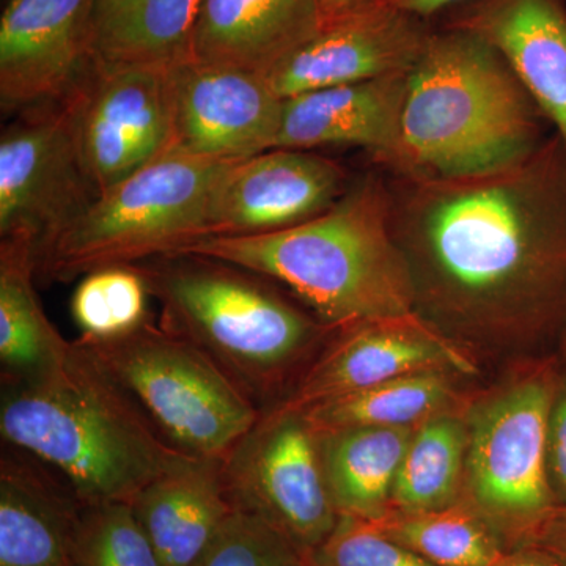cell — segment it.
Segmentation results:
<instances>
[{"instance_id": "obj_1", "label": "cell", "mask_w": 566, "mask_h": 566, "mask_svg": "<svg viewBox=\"0 0 566 566\" xmlns=\"http://www.w3.org/2000/svg\"><path fill=\"white\" fill-rule=\"evenodd\" d=\"M389 188L417 315L475 356H560L566 150L556 133L502 169L390 177Z\"/></svg>"}, {"instance_id": "obj_2", "label": "cell", "mask_w": 566, "mask_h": 566, "mask_svg": "<svg viewBox=\"0 0 566 566\" xmlns=\"http://www.w3.org/2000/svg\"><path fill=\"white\" fill-rule=\"evenodd\" d=\"M547 125L501 51L434 22L408 73L397 144L382 167L401 178L491 172L538 150Z\"/></svg>"}, {"instance_id": "obj_3", "label": "cell", "mask_w": 566, "mask_h": 566, "mask_svg": "<svg viewBox=\"0 0 566 566\" xmlns=\"http://www.w3.org/2000/svg\"><path fill=\"white\" fill-rule=\"evenodd\" d=\"M180 253L270 279L335 333L416 314L411 275L395 240L389 181L376 174L353 182L329 210L292 229L207 237Z\"/></svg>"}, {"instance_id": "obj_4", "label": "cell", "mask_w": 566, "mask_h": 566, "mask_svg": "<svg viewBox=\"0 0 566 566\" xmlns=\"http://www.w3.org/2000/svg\"><path fill=\"white\" fill-rule=\"evenodd\" d=\"M3 444L59 472L84 505L126 502L182 458L87 353L74 344L61 367L2 382Z\"/></svg>"}, {"instance_id": "obj_5", "label": "cell", "mask_w": 566, "mask_h": 566, "mask_svg": "<svg viewBox=\"0 0 566 566\" xmlns=\"http://www.w3.org/2000/svg\"><path fill=\"white\" fill-rule=\"evenodd\" d=\"M136 266L161 304L159 323L199 346L262 412L286 397L335 334L244 268L193 253Z\"/></svg>"}, {"instance_id": "obj_6", "label": "cell", "mask_w": 566, "mask_h": 566, "mask_svg": "<svg viewBox=\"0 0 566 566\" xmlns=\"http://www.w3.org/2000/svg\"><path fill=\"white\" fill-rule=\"evenodd\" d=\"M229 164L182 153L148 164L96 196L36 251V279L70 281L185 251L208 237L212 191Z\"/></svg>"}, {"instance_id": "obj_7", "label": "cell", "mask_w": 566, "mask_h": 566, "mask_svg": "<svg viewBox=\"0 0 566 566\" xmlns=\"http://www.w3.org/2000/svg\"><path fill=\"white\" fill-rule=\"evenodd\" d=\"M560 356L521 359L515 370L474 392L468 409L463 504L506 553L524 549L557 504L546 468L547 416Z\"/></svg>"}, {"instance_id": "obj_8", "label": "cell", "mask_w": 566, "mask_h": 566, "mask_svg": "<svg viewBox=\"0 0 566 566\" xmlns=\"http://www.w3.org/2000/svg\"><path fill=\"white\" fill-rule=\"evenodd\" d=\"M74 344L95 360L178 452L223 460L262 409L199 346L148 319L132 333Z\"/></svg>"}, {"instance_id": "obj_9", "label": "cell", "mask_w": 566, "mask_h": 566, "mask_svg": "<svg viewBox=\"0 0 566 566\" xmlns=\"http://www.w3.org/2000/svg\"><path fill=\"white\" fill-rule=\"evenodd\" d=\"M233 504L285 536L305 565L338 513L324 475L319 433L303 412H262L223 458Z\"/></svg>"}, {"instance_id": "obj_10", "label": "cell", "mask_w": 566, "mask_h": 566, "mask_svg": "<svg viewBox=\"0 0 566 566\" xmlns=\"http://www.w3.org/2000/svg\"><path fill=\"white\" fill-rule=\"evenodd\" d=\"M174 65H102L73 93L82 166L96 196L174 150Z\"/></svg>"}, {"instance_id": "obj_11", "label": "cell", "mask_w": 566, "mask_h": 566, "mask_svg": "<svg viewBox=\"0 0 566 566\" xmlns=\"http://www.w3.org/2000/svg\"><path fill=\"white\" fill-rule=\"evenodd\" d=\"M28 112L0 139V240L29 238L39 251L96 192L81 163L73 93Z\"/></svg>"}, {"instance_id": "obj_12", "label": "cell", "mask_w": 566, "mask_h": 566, "mask_svg": "<svg viewBox=\"0 0 566 566\" xmlns=\"http://www.w3.org/2000/svg\"><path fill=\"white\" fill-rule=\"evenodd\" d=\"M422 371L479 374L474 353L409 314L335 333L286 397L271 409L303 412L327 400ZM268 409V411H271Z\"/></svg>"}, {"instance_id": "obj_13", "label": "cell", "mask_w": 566, "mask_h": 566, "mask_svg": "<svg viewBox=\"0 0 566 566\" xmlns=\"http://www.w3.org/2000/svg\"><path fill=\"white\" fill-rule=\"evenodd\" d=\"M98 0H10L0 18L3 112L63 102L93 69Z\"/></svg>"}, {"instance_id": "obj_14", "label": "cell", "mask_w": 566, "mask_h": 566, "mask_svg": "<svg viewBox=\"0 0 566 566\" xmlns=\"http://www.w3.org/2000/svg\"><path fill=\"white\" fill-rule=\"evenodd\" d=\"M348 188L344 167L318 153L294 148L260 153L223 170L211 196L208 237L292 229L329 210Z\"/></svg>"}, {"instance_id": "obj_15", "label": "cell", "mask_w": 566, "mask_h": 566, "mask_svg": "<svg viewBox=\"0 0 566 566\" xmlns=\"http://www.w3.org/2000/svg\"><path fill=\"white\" fill-rule=\"evenodd\" d=\"M172 82V153L233 163L275 148L283 99L263 74L182 61Z\"/></svg>"}, {"instance_id": "obj_16", "label": "cell", "mask_w": 566, "mask_h": 566, "mask_svg": "<svg viewBox=\"0 0 566 566\" xmlns=\"http://www.w3.org/2000/svg\"><path fill=\"white\" fill-rule=\"evenodd\" d=\"M433 28L434 22L389 3H376L323 24L264 77L286 99L319 88L408 73Z\"/></svg>"}, {"instance_id": "obj_17", "label": "cell", "mask_w": 566, "mask_h": 566, "mask_svg": "<svg viewBox=\"0 0 566 566\" xmlns=\"http://www.w3.org/2000/svg\"><path fill=\"white\" fill-rule=\"evenodd\" d=\"M438 24L501 51L566 150V0H469Z\"/></svg>"}, {"instance_id": "obj_18", "label": "cell", "mask_w": 566, "mask_h": 566, "mask_svg": "<svg viewBox=\"0 0 566 566\" xmlns=\"http://www.w3.org/2000/svg\"><path fill=\"white\" fill-rule=\"evenodd\" d=\"M84 506L59 472L2 442L0 566H74Z\"/></svg>"}, {"instance_id": "obj_19", "label": "cell", "mask_w": 566, "mask_h": 566, "mask_svg": "<svg viewBox=\"0 0 566 566\" xmlns=\"http://www.w3.org/2000/svg\"><path fill=\"white\" fill-rule=\"evenodd\" d=\"M408 73L283 99L275 148L312 151L346 145L364 148L382 166L397 144Z\"/></svg>"}, {"instance_id": "obj_20", "label": "cell", "mask_w": 566, "mask_h": 566, "mask_svg": "<svg viewBox=\"0 0 566 566\" xmlns=\"http://www.w3.org/2000/svg\"><path fill=\"white\" fill-rule=\"evenodd\" d=\"M319 28L314 0H202L186 61L266 76Z\"/></svg>"}, {"instance_id": "obj_21", "label": "cell", "mask_w": 566, "mask_h": 566, "mask_svg": "<svg viewBox=\"0 0 566 566\" xmlns=\"http://www.w3.org/2000/svg\"><path fill=\"white\" fill-rule=\"evenodd\" d=\"M129 505L164 566L191 565L237 512L219 458H182Z\"/></svg>"}, {"instance_id": "obj_22", "label": "cell", "mask_w": 566, "mask_h": 566, "mask_svg": "<svg viewBox=\"0 0 566 566\" xmlns=\"http://www.w3.org/2000/svg\"><path fill=\"white\" fill-rule=\"evenodd\" d=\"M36 244L0 240V368L2 382L25 381L66 363L73 342L48 318L35 290Z\"/></svg>"}, {"instance_id": "obj_23", "label": "cell", "mask_w": 566, "mask_h": 566, "mask_svg": "<svg viewBox=\"0 0 566 566\" xmlns=\"http://www.w3.org/2000/svg\"><path fill=\"white\" fill-rule=\"evenodd\" d=\"M416 427L319 433L324 475L338 516L376 520L389 512L398 468Z\"/></svg>"}, {"instance_id": "obj_24", "label": "cell", "mask_w": 566, "mask_h": 566, "mask_svg": "<svg viewBox=\"0 0 566 566\" xmlns=\"http://www.w3.org/2000/svg\"><path fill=\"white\" fill-rule=\"evenodd\" d=\"M202 0H98L93 59L102 65H175L188 59Z\"/></svg>"}, {"instance_id": "obj_25", "label": "cell", "mask_w": 566, "mask_h": 566, "mask_svg": "<svg viewBox=\"0 0 566 566\" xmlns=\"http://www.w3.org/2000/svg\"><path fill=\"white\" fill-rule=\"evenodd\" d=\"M461 378L465 376L450 371L406 375L312 406L303 415L318 433L360 427H416L471 400L474 394L463 390Z\"/></svg>"}, {"instance_id": "obj_26", "label": "cell", "mask_w": 566, "mask_h": 566, "mask_svg": "<svg viewBox=\"0 0 566 566\" xmlns=\"http://www.w3.org/2000/svg\"><path fill=\"white\" fill-rule=\"evenodd\" d=\"M469 401L417 424L398 468L390 510L430 512L463 502Z\"/></svg>"}, {"instance_id": "obj_27", "label": "cell", "mask_w": 566, "mask_h": 566, "mask_svg": "<svg viewBox=\"0 0 566 566\" xmlns=\"http://www.w3.org/2000/svg\"><path fill=\"white\" fill-rule=\"evenodd\" d=\"M367 521L387 538L434 566H497L509 554L463 502L430 512L389 510Z\"/></svg>"}, {"instance_id": "obj_28", "label": "cell", "mask_w": 566, "mask_h": 566, "mask_svg": "<svg viewBox=\"0 0 566 566\" xmlns=\"http://www.w3.org/2000/svg\"><path fill=\"white\" fill-rule=\"evenodd\" d=\"M150 297L136 264L98 268L82 275L71 294V318L85 340L118 337L150 319Z\"/></svg>"}, {"instance_id": "obj_29", "label": "cell", "mask_w": 566, "mask_h": 566, "mask_svg": "<svg viewBox=\"0 0 566 566\" xmlns=\"http://www.w3.org/2000/svg\"><path fill=\"white\" fill-rule=\"evenodd\" d=\"M74 566H164L133 506L85 505L73 549Z\"/></svg>"}, {"instance_id": "obj_30", "label": "cell", "mask_w": 566, "mask_h": 566, "mask_svg": "<svg viewBox=\"0 0 566 566\" xmlns=\"http://www.w3.org/2000/svg\"><path fill=\"white\" fill-rule=\"evenodd\" d=\"M189 566H305V562L270 524L237 510Z\"/></svg>"}, {"instance_id": "obj_31", "label": "cell", "mask_w": 566, "mask_h": 566, "mask_svg": "<svg viewBox=\"0 0 566 566\" xmlns=\"http://www.w3.org/2000/svg\"><path fill=\"white\" fill-rule=\"evenodd\" d=\"M305 566H434L376 531L367 520L338 516Z\"/></svg>"}, {"instance_id": "obj_32", "label": "cell", "mask_w": 566, "mask_h": 566, "mask_svg": "<svg viewBox=\"0 0 566 566\" xmlns=\"http://www.w3.org/2000/svg\"><path fill=\"white\" fill-rule=\"evenodd\" d=\"M546 468L557 506H566V363L562 360L547 416Z\"/></svg>"}, {"instance_id": "obj_33", "label": "cell", "mask_w": 566, "mask_h": 566, "mask_svg": "<svg viewBox=\"0 0 566 566\" xmlns=\"http://www.w3.org/2000/svg\"><path fill=\"white\" fill-rule=\"evenodd\" d=\"M524 549H536L566 566V506H556Z\"/></svg>"}, {"instance_id": "obj_34", "label": "cell", "mask_w": 566, "mask_h": 566, "mask_svg": "<svg viewBox=\"0 0 566 566\" xmlns=\"http://www.w3.org/2000/svg\"><path fill=\"white\" fill-rule=\"evenodd\" d=\"M381 2L416 14L424 21L436 22L438 18L444 17L446 13L469 0H381Z\"/></svg>"}, {"instance_id": "obj_35", "label": "cell", "mask_w": 566, "mask_h": 566, "mask_svg": "<svg viewBox=\"0 0 566 566\" xmlns=\"http://www.w3.org/2000/svg\"><path fill=\"white\" fill-rule=\"evenodd\" d=\"M314 2L323 25L381 3V0H314Z\"/></svg>"}, {"instance_id": "obj_36", "label": "cell", "mask_w": 566, "mask_h": 566, "mask_svg": "<svg viewBox=\"0 0 566 566\" xmlns=\"http://www.w3.org/2000/svg\"><path fill=\"white\" fill-rule=\"evenodd\" d=\"M497 566H562L553 557L536 549H517L506 554Z\"/></svg>"}, {"instance_id": "obj_37", "label": "cell", "mask_w": 566, "mask_h": 566, "mask_svg": "<svg viewBox=\"0 0 566 566\" xmlns=\"http://www.w3.org/2000/svg\"><path fill=\"white\" fill-rule=\"evenodd\" d=\"M560 359L565 360V363H566V335L564 338V344H562V348H560Z\"/></svg>"}]
</instances>
